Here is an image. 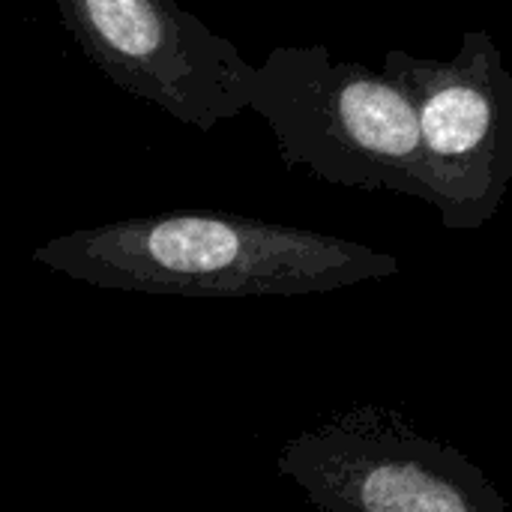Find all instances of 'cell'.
Instances as JSON below:
<instances>
[{
    "mask_svg": "<svg viewBox=\"0 0 512 512\" xmlns=\"http://www.w3.org/2000/svg\"><path fill=\"white\" fill-rule=\"evenodd\" d=\"M279 468L324 512H510L471 459L378 405L300 435Z\"/></svg>",
    "mask_w": 512,
    "mask_h": 512,
    "instance_id": "cell-5",
    "label": "cell"
},
{
    "mask_svg": "<svg viewBox=\"0 0 512 512\" xmlns=\"http://www.w3.org/2000/svg\"><path fill=\"white\" fill-rule=\"evenodd\" d=\"M381 69L414 105L426 204L450 231L483 228L512 183V72L495 36L465 30L450 60L390 48Z\"/></svg>",
    "mask_w": 512,
    "mask_h": 512,
    "instance_id": "cell-3",
    "label": "cell"
},
{
    "mask_svg": "<svg viewBox=\"0 0 512 512\" xmlns=\"http://www.w3.org/2000/svg\"><path fill=\"white\" fill-rule=\"evenodd\" d=\"M66 33L120 90L210 132L249 108L258 66L177 0H54Z\"/></svg>",
    "mask_w": 512,
    "mask_h": 512,
    "instance_id": "cell-4",
    "label": "cell"
},
{
    "mask_svg": "<svg viewBox=\"0 0 512 512\" xmlns=\"http://www.w3.org/2000/svg\"><path fill=\"white\" fill-rule=\"evenodd\" d=\"M249 108L273 129L288 168L426 201L417 114L384 69L336 60L327 45H276L255 72Z\"/></svg>",
    "mask_w": 512,
    "mask_h": 512,
    "instance_id": "cell-2",
    "label": "cell"
},
{
    "mask_svg": "<svg viewBox=\"0 0 512 512\" xmlns=\"http://www.w3.org/2000/svg\"><path fill=\"white\" fill-rule=\"evenodd\" d=\"M69 276L171 294H318L402 270L372 246L225 213H171L75 231L36 252Z\"/></svg>",
    "mask_w": 512,
    "mask_h": 512,
    "instance_id": "cell-1",
    "label": "cell"
}]
</instances>
